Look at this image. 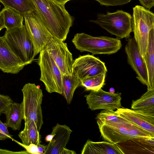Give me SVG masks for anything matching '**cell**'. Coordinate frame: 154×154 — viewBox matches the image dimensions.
<instances>
[{
    "instance_id": "obj_39",
    "label": "cell",
    "mask_w": 154,
    "mask_h": 154,
    "mask_svg": "<svg viewBox=\"0 0 154 154\" xmlns=\"http://www.w3.org/2000/svg\"><path fill=\"white\" fill-rule=\"evenodd\" d=\"M109 92L112 93H114V92H115L114 89L113 88H110L109 90Z\"/></svg>"
},
{
    "instance_id": "obj_6",
    "label": "cell",
    "mask_w": 154,
    "mask_h": 154,
    "mask_svg": "<svg viewBox=\"0 0 154 154\" xmlns=\"http://www.w3.org/2000/svg\"><path fill=\"white\" fill-rule=\"evenodd\" d=\"M23 94L22 102L25 122L33 121L40 131L43 124L41 104L43 95L42 90L35 83L25 84L21 90Z\"/></svg>"
},
{
    "instance_id": "obj_25",
    "label": "cell",
    "mask_w": 154,
    "mask_h": 154,
    "mask_svg": "<svg viewBox=\"0 0 154 154\" xmlns=\"http://www.w3.org/2000/svg\"><path fill=\"white\" fill-rule=\"evenodd\" d=\"M5 8H9L19 13L24 17L35 11L30 0H0Z\"/></svg>"
},
{
    "instance_id": "obj_8",
    "label": "cell",
    "mask_w": 154,
    "mask_h": 154,
    "mask_svg": "<svg viewBox=\"0 0 154 154\" xmlns=\"http://www.w3.org/2000/svg\"><path fill=\"white\" fill-rule=\"evenodd\" d=\"M24 25L35 48L36 55L53 37L35 11L24 16Z\"/></svg>"
},
{
    "instance_id": "obj_27",
    "label": "cell",
    "mask_w": 154,
    "mask_h": 154,
    "mask_svg": "<svg viewBox=\"0 0 154 154\" xmlns=\"http://www.w3.org/2000/svg\"><path fill=\"white\" fill-rule=\"evenodd\" d=\"M96 119L98 127L106 123L129 122L119 116L113 110H103L97 115Z\"/></svg>"
},
{
    "instance_id": "obj_14",
    "label": "cell",
    "mask_w": 154,
    "mask_h": 154,
    "mask_svg": "<svg viewBox=\"0 0 154 154\" xmlns=\"http://www.w3.org/2000/svg\"><path fill=\"white\" fill-rule=\"evenodd\" d=\"M116 112L132 124L143 129L154 136V114L124 108L117 109Z\"/></svg>"
},
{
    "instance_id": "obj_37",
    "label": "cell",
    "mask_w": 154,
    "mask_h": 154,
    "mask_svg": "<svg viewBox=\"0 0 154 154\" xmlns=\"http://www.w3.org/2000/svg\"><path fill=\"white\" fill-rule=\"evenodd\" d=\"M55 2L61 5L65 4L68 1L71 0H53Z\"/></svg>"
},
{
    "instance_id": "obj_32",
    "label": "cell",
    "mask_w": 154,
    "mask_h": 154,
    "mask_svg": "<svg viewBox=\"0 0 154 154\" xmlns=\"http://www.w3.org/2000/svg\"><path fill=\"white\" fill-rule=\"evenodd\" d=\"M12 135L9 133L5 123H3L0 119V140L11 139L13 140Z\"/></svg>"
},
{
    "instance_id": "obj_18",
    "label": "cell",
    "mask_w": 154,
    "mask_h": 154,
    "mask_svg": "<svg viewBox=\"0 0 154 154\" xmlns=\"http://www.w3.org/2000/svg\"><path fill=\"white\" fill-rule=\"evenodd\" d=\"M82 154H124L117 144L108 142H94L88 140L82 151Z\"/></svg>"
},
{
    "instance_id": "obj_35",
    "label": "cell",
    "mask_w": 154,
    "mask_h": 154,
    "mask_svg": "<svg viewBox=\"0 0 154 154\" xmlns=\"http://www.w3.org/2000/svg\"><path fill=\"white\" fill-rule=\"evenodd\" d=\"M5 28L4 19L3 14L2 11H0V32L3 29Z\"/></svg>"
},
{
    "instance_id": "obj_19",
    "label": "cell",
    "mask_w": 154,
    "mask_h": 154,
    "mask_svg": "<svg viewBox=\"0 0 154 154\" xmlns=\"http://www.w3.org/2000/svg\"><path fill=\"white\" fill-rule=\"evenodd\" d=\"M143 58L148 74L147 90L154 89V28L149 31L147 48Z\"/></svg>"
},
{
    "instance_id": "obj_24",
    "label": "cell",
    "mask_w": 154,
    "mask_h": 154,
    "mask_svg": "<svg viewBox=\"0 0 154 154\" xmlns=\"http://www.w3.org/2000/svg\"><path fill=\"white\" fill-rule=\"evenodd\" d=\"M1 11L6 30L20 27L23 25L24 17L19 13L9 8H4Z\"/></svg>"
},
{
    "instance_id": "obj_28",
    "label": "cell",
    "mask_w": 154,
    "mask_h": 154,
    "mask_svg": "<svg viewBox=\"0 0 154 154\" xmlns=\"http://www.w3.org/2000/svg\"><path fill=\"white\" fill-rule=\"evenodd\" d=\"M128 135L130 140L154 137V136L147 131L133 125H132L128 129Z\"/></svg>"
},
{
    "instance_id": "obj_5",
    "label": "cell",
    "mask_w": 154,
    "mask_h": 154,
    "mask_svg": "<svg viewBox=\"0 0 154 154\" xmlns=\"http://www.w3.org/2000/svg\"><path fill=\"white\" fill-rule=\"evenodd\" d=\"M132 30L143 57L145 55L148 43L149 32L154 28V14L143 7L136 5L133 8Z\"/></svg>"
},
{
    "instance_id": "obj_1",
    "label": "cell",
    "mask_w": 154,
    "mask_h": 154,
    "mask_svg": "<svg viewBox=\"0 0 154 154\" xmlns=\"http://www.w3.org/2000/svg\"><path fill=\"white\" fill-rule=\"evenodd\" d=\"M30 0L35 12L52 36L65 41L74 21L65 5L53 0Z\"/></svg>"
},
{
    "instance_id": "obj_40",
    "label": "cell",
    "mask_w": 154,
    "mask_h": 154,
    "mask_svg": "<svg viewBox=\"0 0 154 154\" xmlns=\"http://www.w3.org/2000/svg\"><path fill=\"white\" fill-rule=\"evenodd\" d=\"M1 7V5H0V10Z\"/></svg>"
},
{
    "instance_id": "obj_23",
    "label": "cell",
    "mask_w": 154,
    "mask_h": 154,
    "mask_svg": "<svg viewBox=\"0 0 154 154\" xmlns=\"http://www.w3.org/2000/svg\"><path fill=\"white\" fill-rule=\"evenodd\" d=\"M80 85V80L73 72L71 75H63L62 94L68 104L72 101L75 90Z\"/></svg>"
},
{
    "instance_id": "obj_3",
    "label": "cell",
    "mask_w": 154,
    "mask_h": 154,
    "mask_svg": "<svg viewBox=\"0 0 154 154\" xmlns=\"http://www.w3.org/2000/svg\"><path fill=\"white\" fill-rule=\"evenodd\" d=\"M95 20H90L120 39L130 38L132 30V17L127 12L118 10L111 13L107 11L106 14L99 13Z\"/></svg>"
},
{
    "instance_id": "obj_11",
    "label": "cell",
    "mask_w": 154,
    "mask_h": 154,
    "mask_svg": "<svg viewBox=\"0 0 154 154\" xmlns=\"http://www.w3.org/2000/svg\"><path fill=\"white\" fill-rule=\"evenodd\" d=\"M107 71L105 63L92 55L80 56L74 60L72 72L80 80L101 73L106 74Z\"/></svg>"
},
{
    "instance_id": "obj_22",
    "label": "cell",
    "mask_w": 154,
    "mask_h": 154,
    "mask_svg": "<svg viewBox=\"0 0 154 154\" xmlns=\"http://www.w3.org/2000/svg\"><path fill=\"white\" fill-rule=\"evenodd\" d=\"M131 109L154 114V89L148 90L139 99L133 100Z\"/></svg>"
},
{
    "instance_id": "obj_13",
    "label": "cell",
    "mask_w": 154,
    "mask_h": 154,
    "mask_svg": "<svg viewBox=\"0 0 154 154\" xmlns=\"http://www.w3.org/2000/svg\"><path fill=\"white\" fill-rule=\"evenodd\" d=\"M25 66L13 51L4 36H0V69L4 72L16 74Z\"/></svg>"
},
{
    "instance_id": "obj_31",
    "label": "cell",
    "mask_w": 154,
    "mask_h": 154,
    "mask_svg": "<svg viewBox=\"0 0 154 154\" xmlns=\"http://www.w3.org/2000/svg\"><path fill=\"white\" fill-rule=\"evenodd\" d=\"M99 2L101 5L105 6L122 5L129 2L132 0H95Z\"/></svg>"
},
{
    "instance_id": "obj_20",
    "label": "cell",
    "mask_w": 154,
    "mask_h": 154,
    "mask_svg": "<svg viewBox=\"0 0 154 154\" xmlns=\"http://www.w3.org/2000/svg\"><path fill=\"white\" fill-rule=\"evenodd\" d=\"M6 116L5 123L8 128L14 131L20 129L22 120L24 119V113L22 102H13L4 113Z\"/></svg>"
},
{
    "instance_id": "obj_17",
    "label": "cell",
    "mask_w": 154,
    "mask_h": 154,
    "mask_svg": "<svg viewBox=\"0 0 154 154\" xmlns=\"http://www.w3.org/2000/svg\"><path fill=\"white\" fill-rule=\"evenodd\" d=\"M125 154H154V137L129 140L117 144Z\"/></svg>"
},
{
    "instance_id": "obj_34",
    "label": "cell",
    "mask_w": 154,
    "mask_h": 154,
    "mask_svg": "<svg viewBox=\"0 0 154 154\" xmlns=\"http://www.w3.org/2000/svg\"><path fill=\"white\" fill-rule=\"evenodd\" d=\"M0 154H29L26 150L18 152L12 151L6 149H0Z\"/></svg>"
},
{
    "instance_id": "obj_29",
    "label": "cell",
    "mask_w": 154,
    "mask_h": 154,
    "mask_svg": "<svg viewBox=\"0 0 154 154\" xmlns=\"http://www.w3.org/2000/svg\"><path fill=\"white\" fill-rule=\"evenodd\" d=\"M13 140L24 148L29 154H44L47 147V145H42L40 143L37 145L31 143L28 145L23 144L13 139Z\"/></svg>"
},
{
    "instance_id": "obj_16",
    "label": "cell",
    "mask_w": 154,
    "mask_h": 154,
    "mask_svg": "<svg viewBox=\"0 0 154 154\" xmlns=\"http://www.w3.org/2000/svg\"><path fill=\"white\" fill-rule=\"evenodd\" d=\"M72 132L68 126L57 123L52 128L51 134L53 137L47 145L44 154H61L63 149L66 148Z\"/></svg>"
},
{
    "instance_id": "obj_15",
    "label": "cell",
    "mask_w": 154,
    "mask_h": 154,
    "mask_svg": "<svg viewBox=\"0 0 154 154\" xmlns=\"http://www.w3.org/2000/svg\"><path fill=\"white\" fill-rule=\"evenodd\" d=\"M132 125L129 122H117L104 124L98 128L105 140L117 144L130 140L128 131Z\"/></svg>"
},
{
    "instance_id": "obj_12",
    "label": "cell",
    "mask_w": 154,
    "mask_h": 154,
    "mask_svg": "<svg viewBox=\"0 0 154 154\" xmlns=\"http://www.w3.org/2000/svg\"><path fill=\"white\" fill-rule=\"evenodd\" d=\"M127 62L136 74L137 79L143 84L147 85L148 77L146 67L135 38H130L125 47Z\"/></svg>"
},
{
    "instance_id": "obj_21",
    "label": "cell",
    "mask_w": 154,
    "mask_h": 154,
    "mask_svg": "<svg viewBox=\"0 0 154 154\" xmlns=\"http://www.w3.org/2000/svg\"><path fill=\"white\" fill-rule=\"evenodd\" d=\"M24 129L18 135L22 143L28 145L33 143L37 145L40 143L41 136L35 122L33 121L25 122Z\"/></svg>"
},
{
    "instance_id": "obj_33",
    "label": "cell",
    "mask_w": 154,
    "mask_h": 154,
    "mask_svg": "<svg viewBox=\"0 0 154 154\" xmlns=\"http://www.w3.org/2000/svg\"><path fill=\"white\" fill-rule=\"evenodd\" d=\"M140 4L146 9L149 10L154 6V0H138Z\"/></svg>"
},
{
    "instance_id": "obj_30",
    "label": "cell",
    "mask_w": 154,
    "mask_h": 154,
    "mask_svg": "<svg viewBox=\"0 0 154 154\" xmlns=\"http://www.w3.org/2000/svg\"><path fill=\"white\" fill-rule=\"evenodd\" d=\"M13 102L9 96L0 94V115L4 112Z\"/></svg>"
},
{
    "instance_id": "obj_7",
    "label": "cell",
    "mask_w": 154,
    "mask_h": 154,
    "mask_svg": "<svg viewBox=\"0 0 154 154\" xmlns=\"http://www.w3.org/2000/svg\"><path fill=\"white\" fill-rule=\"evenodd\" d=\"M37 63L41 71L40 80L49 93L62 94L63 74L46 49L39 53Z\"/></svg>"
},
{
    "instance_id": "obj_2",
    "label": "cell",
    "mask_w": 154,
    "mask_h": 154,
    "mask_svg": "<svg viewBox=\"0 0 154 154\" xmlns=\"http://www.w3.org/2000/svg\"><path fill=\"white\" fill-rule=\"evenodd\" d=\"M72 42L81 52H88L94 55L114 54L122 46L121 40L117 38L94 37L85 33L76 34Z\"/></svg>"
},
{
    "instance_id": "obj_36",
    "label": "cell",
    "mask_w": 154,
    "mask_h": 154,
    "mask_svg": "<svg viewBox=\"0 0 154 154\" xmlns=\"http://www.w3.org/2000/svg\"><path fill=\"white\" fill-rule=\"evenodd\" d=\"M75 152L73 150L67 149L64 148L62 149L61 154H76Z\"/></svg>"
},
{
    "instance_id": "obj_4",
    "label": "cell",
    "mask_w": 154,
    "mask_h": 154,
    "mask_svg": "<svg viewBox=\"0 0 154 154\" xmlns=\"http://www.w3.org/2000/svg\"><path fill=\"white\" fill-rule=\"evenodd\" d=\"M3 36L23 63L26 65L32 62L36 55L35 50L24 25L20 27L6 30Z\"/></svg>"
},
{
    "instance_id": "obj_26",
    "label": "cell",
    "mask_w": 154,
    "mask_h": 154,
    "mask_svg": "<svg viewBox=\"0 0 154 154\" xmlns=\"http://www.w3.org/2000/svg\"><path fill=\"white\" fill-rule=\"evenodd\" d=\"M106 73L97 75L80 80V85L87 91H95L101 88L104 85Z\"/></svg>"
},
{
    "instance_id": "obj_38",
    "label": "cell",
    "mask_w": 154,
    "mask_h": 154,
    "mask_svg": "<svg viewBox=\"0 0 154 154\" xmlns=\"http://www.w3.org/2000/svg\"><path fill=\"white\" fill-rule=\"evenodd\" d=\"M53 137V135L50 134L47 135L45 138V140L46 142H50L52 140Z\"/></svg>"
},
{
    "instance_id": "obj_10",
    "label": "cell",
    "mask_w": 154,
    "mask_h": 154,
    "mask_svg": "<svg viewBox=\"0 0 154 154\" xmlns=\"http://www.w3.org/2000/svg\"><path fill=\"white\" fill-rule=\"evenodd\" d=\"M121 94L112 93L103 90L101 88L92 91L84 97L88 108L92 111L98 109L114 110L121 108Z\"/></svg>"
},
{
    "instance_id": "obj_9",
    "label": "cell",
    "mask_w": 154,
    "mask_h": 154,
    "mask_svg": "<svg viewBox=\"0 0 154 154\" xmlns=\"http://www.w3.org/2000/svg\"><path fill=\"white\" fill-rule=\"evenodd\" d=\"M63 75H70L72 72L74 61L67 44L52 37L45 48Z\"/></svg>"
}]
</instances>
